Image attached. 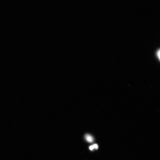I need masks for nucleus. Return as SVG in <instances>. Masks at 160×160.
Returning <instances> with one entry per match:
<instances>
[{
    "label": "nucleus",
    "instance_id": "obj_1",
    "mask_svg": "<svg viewBox=\"0 0 160 160\" xmlns=\"http://www.w3.org/2000/svg\"><path fill=\"white\" fill-rule=\"evenodd\" d=\"M85 138L87 142L90 143H92L94 141V139L92 136L88 134L85 135Z\"/></svg>",
    "mask_w": 160,
    "mask_h": 160
},
{
    "label": "nucleus",
    "instance_id": "obj_2",
    "mask_svg": "<svg viewBox=\"0 0 160 160\" xmlns=\"http://www.w3.org/2000/svg\"><path fill=\"white\" fill-rule=\"evenodd\" d=\"M156 57L157 58L158 60H160V49H157L155 52Z\"/></svg>",
    "mask_w": 160,
    "mask_h": 160
},
{
    "label": "nucleus",
    "instance_id": "obj_4",
    "mask_svg": "<svg viewBox=\"0 0 160 160\" xmlns=\"http://www.w3.org/2000/svg\"><path fill=\"white\" fill-rule=\"evenodd\" d=\"M94 149L93 145H91L89 147V149L91 150H92Z\"/></svg>",
    "mask_w": 160,
    "mask_h": 160
},
{
    "label": "nucleus",
    "instance_id": "obj_3",
    "mask_svg": "<svg viewBox=\"0 0 160 160\" xmlns=\"http://www.w3.org/2000/svg\"><path fill=\"white\" fill-rule=\"evenodd\" d=\"M94 149H97L98 148V146L97 144H94L93 145Z\"/></svg>",
    "mask_w": 160,
    "mask_h": 160
}]
</instances>
